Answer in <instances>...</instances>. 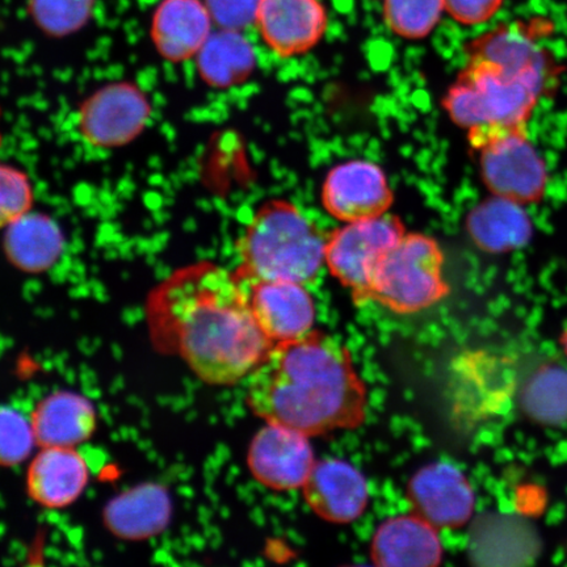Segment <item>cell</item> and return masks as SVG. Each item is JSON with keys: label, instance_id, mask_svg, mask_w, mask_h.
<instances>
[{"label": "cell", "instance_id": "603a6c76", "mask_svg": "<svg viewBox=\"0 0 567 567\" xmlns=\"http://www.w3.org/2000/svg\"><path fill=\"white\" fill-rule=\"evenodd\" d=\"M520 406L532 421L550 427L567 425V368L544 364L532 373L520 392Z\"/></svg>", "mask_w": 567, "mask_h": 567}, {"label": "cell", "instance_id": "ac0fdd59", "mask_svg": "<svg viewBox=\"0 0 567 567\" xmlns=\"http://www.w3.org/2000/svg\"><path fill=\"white\" fill-rule=\"evenodd\" d=\"M31 421L35 441L42 449H75L94 434L96 411L86 396L73 392H56L39 403Z\"/></svg>", "mask_w": 567, "mask_h": 567}, {"label": "cell", "instance_id": "8d00e7d4", "mask_svg": "<svg viewBox=\"0 0 567 567\" xmlns=\"http://www.w3.org/2000/svg\"><path fill=\"white\" fill-rule=\"evenodd\" d=\"M547 434L553 439V441H559V437H561V434L557 431H547Z\"/></svg>", "mask_w": 567, "mask_h": 567}, {"label": "cell", "instance_id": "cb8c5ba5", "mask_svg": "<svg viewBox=\"0 0 567 567\" xmlns=\"http://www.w3.org/2000/svg\"><path fill=\"white\" fill-rule=\"evenodd\" d=\"M444 11V0H384L389 30L409 40L423 39L434 31Z\"/></svg>", "mask_w": 567, "mask_h": 567}, {"label": "cell", "instance_id": "52a82bcc", "mask_svg": "<svg viewBox=\"0 0 567 567\" xmlns=\"http://www.w3.org/2000/svg\"><path fill=\"white\" fill-rule=\"evenodd\" d=\"M405 234L400 219L386 213L349 223L326 243V265L332 276L351 290L354 302L370 301L375 268Z\"/></svg>", "mask_w": 567, "mask_h": 567}, {"label": "cell", "instance_id": "e0dca14e", "mask_svg": "<svg viewBox=\"0 0 567 567\" xmlns=\"http://www.w3.org/2000/svg\"><path fill=\"white\" fill-rule=\"evenodd\" d=\"M212 24L202 0H163L153 17L154 47L169 62L194 59L209 39Z\"/></svg>", "mask_w": 567, "mask_h": 567}, {"label": "cell", "instance_id": "d4e9b609", "mask_svg": "<svg viewBox=\"0 0 567 567\" xmlns=\"http://www.w3.org/2000/svg\"><path fill=\"white\" fill-rule=\"evenodd\" d=\"M38 445L32 421L20 411L0 408V465L16 466L24 463Z\"/></svg>", "mask_w": 567, "mask_h": 567}, {"label": "cell", "instance_id": "f1b7e54d", "mask_svg": "<svg viewBox=\"0 0 567 567\" xmlns=\"http://www.w3.org/2000/svg\"><path fill=\"white\" fill-rule=\"evenodd\" d=\"M515 514L537 517L545 513L548 506V494L544 485L537 482L517 484L513 491Z\"/></svg>", "mask_w": 567, "mask_h": 567}, {"label": "cell", "instance_id": "1f68e13d", "mask_svg": "<svg viewBox=\"0 0 567 567\" xmlns=\"http://www.w3.org/2000/svg\"><path fill=\"white\" fill-rule=\"evenodd\" d=\"M522 474H523V471L520 470L519 466H515V465L509 466L506 472L507 484L512 485V484H514V482L519 481V478L522 477Z\"/></svg>", "mask_w": 567, "mask_h": 567}, {"label": "cell", "instance_id": "3957f363", "mask_svg": "<svg viewBox=\"0 0 567 567\" xmlns=\"http://www.w3.org/2000/svg\"><path fill=\"white\" fill-rule=\"evenodd\" d=\"M547 53L526 28L503 25L473 42L471 61L444 99L467 131L527 125L549 78Z\"/></svg>", "mask_w": 567, "mask_h": 567}, {"label": "cell", "instance_id": "7a4b0ae2", "mask_svg": "<svg viewBox=\"0 0 567 567\" xmlns=\"http://www.w3.org/2000/svg\"><path fill=\"white\" fill-rule=\"evenodd\" d=\"M247 402L267 423L310 437L359 427L365 421L368 396L350 350L313 330L269 349L248 375Z\"/></svg>", "mask_w": 567, "mask_h": 567}, {"label": "cell", "instance_id": "7402d4cb", "mask_svg": "<svg viewBox=\"0 0 567 567\" xmlns=\"http://www.w3.org/2000/svg\"><path fill=\"white\" fill-rule=\"evenodd\" d=\"M169 517L168 495L157 485H144L120 495L105 512L109 527L120 537L145 538L158 534Z\"/></svg>", "mask_w": 567, "mask_h": 567}, {"label": "cell", "instance_id": "f35d334b", "mask_svg": "<svg viewBox=\"0 0 567 567\" xmlns=\"http://www.w3.org/2000/svg\"><path fill=\"white\" fill-rule=\"evenodd\" d=\"M0 115H2V112H0ZM2 117V116H0ZM0 145H2V132H0Z\"/></svg>", "mask_w": 567, "mask_h": 567}, {"label": "cell", "instance_id": "f546056e", "mask_svg": "<svg viewBox=\"0 0 567 567\" xmlns=\"http://www.w3.org/2000/svg\"><path fill=\"white\" fill-rule=\"evenodd\" d=\"M566 516V506L564 503H558V505L553 506L547 514V523L549 526L555 527L558 526L565 519Z\"/></svg>", "mask_w": 567, "mask_h": 567}, {"label": "cell", "instance_id": "ffe728a7", "mask_svg": "<svg viewBox=\"0 0 567 567\" xmlns=\"http://www.w3.org/2000/svg\"><path fill=\"white\" fill-rule=\"evenodd\" d=\"M4 254L12 266L27 274H41L60 259L65 238L54 219L27 213L4 229Z\"/></svg>", "mask_w": 567, "mask_h": 567}, {"label": "cell", "instance_id": "e575fe53", "mask_svg": "<svg viewBox=\"0 0 567 567\" xmlns=\"http://www.w3.org/2000/svg\"><path fill=\"white\" fill-rule=\"evenodd\" d=\"M565 556H566L565 549L558 548L556 550L555 555H553V564H556V565L561 564L564 561Z\"/></svg>", "mask_w": 567, "mask_h": 567}, {"label": "cell", "instance_id": "8fae6325", "mask_svg": "<svg viewBox=\"0 0 567 567\" xmlns=\"http://www.w3.org/2000/svg\"><path fill=\"white\" fill-rule=\"evenodd\" d=\"M243 281L254 317L269 342H290L313 331L315 301L303 284L284 280Z\"/></svg>", "mask_w": 567, "mask_h": 567}, {"label": "cell", "instance_id": "83f0119b", "mask_svg": "<svg viewBox=\"0 0 567 567\" xmlns=\"http://www.w3.org/2000/svg\"><path fill=\"white\" fill-rule=\"evenodd\" d=\"M505 0H444L445 12L465 25H478L491 20Z\"/></svg>", "mask_w": 567, "mask_h": 567}, {"label": "cell", "instance_id": "7c38bea8", "mask_svg": "<svg viewBox=\"0 0 567 567\" xmlns=\"http://www.w3.org/2000/svg\"><path fill=\"white\" fill-rule=\"evenodd\" d=\"M322 200L332 217L353 223L385 215L393 193L386 175L374 163L350 161L326 177Z\"/></svg>", "mask_w": 567, "mask_h": 567}, {"label": "cell", "instance_id": "9c48e42d", "mask_svg": "<svg viewBox=\"0 0 567 567\" xmlns=\"http://www.w3.org/2000/svg\"><path fill=\"white\" fill-rule=\"evenodd\" d=\"M316 463L308 435L267 422L254 436L247 456L254 478L279 492L302 488Z\"/></svg>", "mask_w": 567, "mask_h": 567}, {"label": "cell", "instance_id": "5bb4252c", "mask_svg": "<svg viewBox=\"0 0 567 567\" xmlns=\"http://www.w3.org/2000/svg\"><path fill=\"white\" fill-rule=\"evenodd\" d=\"M302 491L311 512L334 524L359 519L370 501V487L364 474L338 458L317 461Z\"/></svg>", "mask_w": 567, "mask_h": 567}, {"label": "cell", "instance_id": "44dd1931", "mask_svg": "<svg viewBox=\"0 0 567 567\" xmlns=\"http://www.w3.org/2000/svg\"><path fill=\"white\" fill-rule=\"evenodd\" d=\"M202 80L216 89L237 86L251 75L257 55L240 31L212 32L195 56Z\"/></svg>", "mask_w": 567, "mask_h": 567}, {"label": "cell", "instance_id": "836d02e7", "mask_svg": "<svg viewBox=\"0 0 567 567\" xmlns=\"http://www.w3.org/2000/svg\"><path fill=\"white\" fill-rule=\"evenodd\" d=\"M556 451L559 457L563 458L564 463H567V442H559L556 446Z\"/></svg>", "mask_w": 567, "mask_h": 567}, {"label": "cell", "instance_id": "4316f807", "mask_svg": "<svg viewBox=\"0 0 567 567\" xmlns=\"http://www.w3.org/2000/svg\"><path fill=\"white\" fill-rule=\"evenodd\" d=\"M205 4L218 28L240 31L255 23L259 0H205Z\"/></svg>", "mask_w": 567, "mask_h": 567}, {"label": "cell", "instance_id": "6da1fadb", "mask_svg": "<svg viewBox=\"0 0 567 567\" xmlns=\"http://www.w3.org/2000/svg\"><path fill=\"white\" fill-rule=\"evenodd\" d=\"M153 309L197 378L231 385L248 378L274 346L255 319L243 279L197 264L179 269L154 295Z\"/></svg>", "mask_w": 567, "mask_h": 567}, {"label": "cell", "instance_id": "74e56055", "mask_svg": "<svg viewBox=\"0 0 567 567\" xmlns=\"http://www.w3.org/2000/svg\"><path fill=\"white\" fill-rule=\"evenodd\" d=\"M561 344L564 346V350H565V353H566V357H567V326L565 328V331H564V334H563V338H561Z\"/></svg>", "mask_w": 567, "mask_h": 567}, {"label": "cell", "instance_id": "8992f818", "mask_svg": "<svg viewBox=\"0 0 567 567\" xmlns=\"http://www.w3.org/2000/svg\"><path fill=\"white\" fill-rule=\"evenodd\" d=\"M527 125L485 127L470 132L480 154L482 177L493 195L526 205L540 202L548 184V169L530 144Z\"/></svg>", "mask_w": 567, "mask_h": 567}, {"label": "cell", "instance_id": "ba28073f", "mask_svg": "<svg viewBox=\"0 0 567 567\" xmlns=\"http://www.w3.org/2000/svg\"><path fill=\"white\" fill-rule=\"evenodd\" d=\"M151 116V101L137 84L115 82L99 89L82 103L78 130L91 146L123 147L144 132Z\"/></svg>", "mask_w": 567, "mask_h": 567}, {"label": "cell", "instance_id": "277c9868", "mask_svg": "<svg viewBox=\"0 0 567 567\" xmlns=\"http://www.w3.org/2000/svg\"><path fill=\"white\" fill-rule=\"evenodd\" d=\"M326 243L308 218L284 200L264 205L240 243L239 278L313 281L324 261Z\"/></svg>", "mask_w": 567, "mask_h": 567}, {"label": "cell", "instance_id": "d6986e66", "mask_svg": "<svg viewBox=\"0 0 567 567\" xmlns=\"http://www.w3.org/2000/svg\"><path fill=\"white\" fill-rule=\"evenodd\" d=\"M466 229L473 243L491 254L519 250L534 234L524 205L495 195L472 210Z\"/></svg>", "mask_w": 567, "mask_h": 567}, {"label": "cell", "instance_id": "d6a6232c", "mask_svg": "<svg viewBox=\"0 0 567 567\" xmlns=\"http://www.w3.org/2000/svg\"><path fill=\"white\" fill-rule=\"evenodd\" d=\"M517 457H519L522 460V463L524 464H532V461L535 460V452H530V451H520L519 453H517Z\"/></svg>", "mask_w": 567, "mask_h": 567}, {"label": "cell", "instance_id": "4fadbf2b", "mask_svg": "<svg viewBox=\"0 0 567 567\" xmlns=\"http://www.w3.org/2000/svg\"><path fill=\"white\" fill-rule=\"evenodd\" d=\"M255 24L266 44L287 59L309 52L322 40L328 12L321 0H259Z\"/></svg>", "mask_w": 567, "mask_h": 567}, {"label": "cell", "instance_id": "9a60e30c", "mask_svg": "<svg viewBox=\"0 0 567 567\" xmlns=\"http://www.w3.org/2000/svg\"><path fill=\"white\" fill-rule=\"evenodd\" d=\"M371 557L379 566H437L443 544L437 528L416 514L390 517L375 530Z\"/></svg>", "mask_w": 567, "mask_h": 567}, {"label": "cell", "instance_id": "484cf974", "mask_svg": "<svg viewBox=\"0 0 567 567\" xmlns=\"http://www.w3.org/2000/svg\"><path fill=\"white\" fill-rule=\"evenodd\" d=\"M34 190L24 172L0 163V229L32 212Z\"/></svg>", "mask_w": 567, "mask_h": 567}, {"label": "cell", "instance_id": "5b68a950", "mask_svg": "<svg viewBox=\"0 0 567 567\" xmlns=\"http://www.w3.org/2000/svg\"><path fill=\"white\" fill-rule=\"evenodd\" d=\"M444 257L435 239L405 234L381 259L372 276L370 301L396 315H414L449 296Z\"/></svg>", "mask_w": 567, "mask_h": 567}, {"label": "cell", "instance_id": "4dcf8cb0", "mask_svg": "<svg viewBox=\"0 0 567 567\" xmlns=\"http://www.w3.org/2000/svg\"><path fill=\"white\" fill-rule=\"evenodd\" d=\"M540 350L547 358H550V359L558 358L557 346L555 343L550 342V340H548V342H543L540 346Z\"/></svg>", "mask_w": 567, "mask_h": 567}, {"label": "cell", "instance_id": "2e32d148", "mask_svg": "<svg viewBox=\"0 0 567 567\" xmlns=\"http://www.w3.org/2000/svg\"><path fill=\"white\" fill-rule=\"evenodd\" d=\"M89 477L86 460L75 449L45 446L28 471V492L41 506L63 508L80 498Z\"/></svg>", "mask_w": 567, "mask_h": 567}, {"label": "cell", "instance_id": "d590c367", "mask_svg": "<svg viewBox=\"0 0 567 567\" xmlns=\"http://www.w3.org/2000/svg\"><path fill=\"white\" fill-rule=\"evenodd\" d=\"M515 439H517V443L519 444H526L527 442V437L522 431H516Z\"/></svg>", "mask_w": 567, "mask_h": 567}, {"label": "cell", "instance_id": "30bf717a", "mask_svg": "<svg viewBox=\"0 0 567 567\" xmlns=\"http://www.w3.org/2000/svg\"><path fill=\"white\" fill-rule=\"evenodd\" d=\"M408 496L416 515L437 529H455L470 522L476 508L471 482L449 463L425 465L409 481Z\"/></svg>", "mask_w": 567, "mask_h": 567}]
</instances>
